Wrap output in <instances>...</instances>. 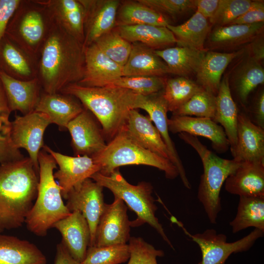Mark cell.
Returning <instances> with one entry per match:
<instances>
[{
  "mask_svg": "<svg viewBox=\"0 0 264 264\" xmlns=\"http://www.w3.org/2000/svg\"><path fill=\"white\" fill-rule=\"evenodd\" d=\"M61 234L62 242L71 256L82 263L85 258L90 240L88 223L79 211H74L53 226Z\"/></svg>",
  "mask_w": 264,
  "mask_h": 264,
  "instance_id": "obj_21",
  "label": "cell"
},
{
  "mask_svg": "<svg viewBox=\"0 0 264 264\" xmlns=\"http://www.w3.org/2000/svg\"><path fill=\"white\" fill-rule=\"evenodd\" d=\"M54 264H82L73 258L62 242L57 245Z\"/></svg>",
  "mask_w": 264,
  "mask_h": 264,
  "instance_id": "obj_52",
  "label": "cell"
},
{
  "mask_svg": "<svg viewBox=\"0 0 264 264\" xmlns=\"http://www.w3.org/2000/svg\"><path fill=\"white\" fill-rule=\"evenodd\" d=\"M84 54V75L77 84L100 87L123 76V67L106 55L94 43L85 47Z\"/></svg>",
  "mask_w": 264,
  "mask_h": 264,
  "instance_id": "obj_20",
  "label": "cell"
},
{
  "mask_svg": "<svg viewBox=\"0 0 264 264\" xmlns=\"http://www.w3.org/2000/svg\"><path fill=\"white\" fill-rule=\"evenodd\" d=\"M225 190L233 195L264 197V163L245 161L226 178Z\"/></svg>",
  "mask_w": 264,
  "mask_h": 264,
  "instance_id": "obj_22",
  "label": "cell"
},
{
  "mask_svg": "<svg viewBox=\"0 0 264 264\" xmlns=\"http://www.w3.org/2000/svg\"><path fill=\"white\" fill-rule=\"evenodd\" d=\"M51 124L46 114L36 111L22 116L16 115L11 122V138L14 146L26 151L38 172L39 154L44 145V133Z\"/></svg>",
  "mask_w": 264,
  "mask_h": 264,
  "instance_id": "obj_10",
  "label": "cell"
},
{
  "mask_svg": "<svg viewBox=\"0 0 264 264\" xmlns=\"http://www.w3.org/2000/svg\"><path fill=\"white\" fill-rule=\"evenodd\" d=\"M38 183L39 172L29 157L0 164V233L25 223Z\"/></svg>",
  "mask_w": 264,
  "mask_h": 264,
  "instance_id": "obj_2",
  "label": "cell"
},
{
  "mask_svg": "<svg viewBox=\"0 0 264 264\" xmlns=\"http://www.w3.org/2000/svg\"><path fill=\"white\" fill-rule=\"evenodd\" d=\"M169 131L176 133L185 132L209 139L212 148L218 153L227 152L229 141L222 127L213 119L205 117L172 115L168 119Z\"/></svg>",
  "mask_w": 264,
  "mask_h": 264,
  "instance_id": "obj_17",
  "label": "cell"
},
{
  "mask_svg": "<svg viewBox=\"0 0 264 264\" xmlns=\"http://www.w3.org/2000/svg\"><path fill=\"white\" fill-rule=\"evenodd\" d=\"M203 88L187 77L179 76L166 79L162 95L172 113Z\"/></svg>",
  "mask_w": 264,
  "mask_h": 264,
  "instance_id": "obj_38",
  "label": "cell"
},
{
  "mask_svg": "<svg viewBox=\"0 0 264 264\" xmlns=\"http://www.w3.org/2000/svg\"><path fill=\"white\" fill-rule=\"evenodd\" d=\"M43 149L52 156L59 167L54 177L65 199L73 187L99 172V166L90 156H68L55 152L47 145H44Z\"/></svg>",
  "mask_w": 264,
  "mask_h": 264,
  "instance_id": "obj_13",
  "label": "cell"
},
{
  "mask_svg": "<svg viewBox=\"0 0 264 264\" xmlns=\"http://www.w3.org/2000/svg\"><path fill=\"white\" fill-rule=\"evenodd\" d=\"M85 13L84 48L116 26L118 0H79Z\"/></svg>",
  "mask_w": 264,
  "mask_h": 264,
  "instance_id": "obj_15",
  "label": "cell"
},
{
  "mask_svg": "<svg viewBox=\"0 0 264 264\" xmlns=\"http://www.w3.org/2000/svg\"><path fill=\"white\" fill-rule=\"evenodd\" d=\"M93 43L122 67L127 62L132 49V44L124 39L115 28L100 36Z\"/></svg>",
  "mask_w": 264,
  "mask_h": 264,
  "instance_id": "obj_41",
  "label": "cell"
},
{
  "mask_svg": "<svg viewBox=\"0 0 264 264\" xmlns=\"http://www.w3.org/2000/svg\"><path fill=\"white\" fill-rule=\"evenodd\" d=\"M166 79L162 76H121L106 83L103 87L126 88L140 95L148 96L163 91Z\"/></svg>",
  "mask_w": 264,
  "mask_h": 264,
  "instance_id": "obj_40",
  "label": "cell"
},
{
  "mask_svg": "<svg viewBox=\"0 0 264 264\" xmlns=\"http://www.w3.org/2000/svg\"><path fill=\"white\" fill-rule=\"evenodd\" d=\"M138 109L145 110L159 132L169 152L170 161L176 168L179 176L187 189L191 185L187 177L184 166L178 155L175 144L170 136L168 125L167 103L162 95V91L148 96H143Z\"/></svg>",
  "mask_w": 264,
  "mask_h": 264,
  "instance_id": "obj_16",
  "label": "cell"
},
{
  "mask_svg": "<svg viewBox=\"0 0 264 264\" xmlns=\"http://www.w3.org/2000/svg\"><path fill=\"white\" fill-rule=\"evenodd\" d=\"M261 33L250 42L249 50L252 58L260 63L264 58V41Z\"/></svg>",
  "mask_w": 264,
  "mask_h": 264,
  "instance_id": "obj_51",
  "label": "cell"
},
{
  "mask_svg": "<svg viewBox=\"0 0 264 264\" xmlns=\"http://www.w3.org/2000/svg\"><path fill=\"white\" fill-rule=\"evenodd\" d=\"M233 159L264 163V129L254 124L243 112H239L237 143L231 151Z\"/></svg>",
  "mask_w": 264,
  "mask_h": 264,
  "instance_id": "obj_19",
  "label": "cell"
},
{
  "mask_svg": "<svg viewBox=\"0 0 264 264\" xmlns=\"http://www.w3.org/2000/svg\"><path fill=\"white\" fill-rule=\"evenodd\" d=\"M83 44L53 20L40 52L38 78L44 92H60L78 83L85 72Z\"/></svg>",
  "mask_w": 264,
  "mask_h": 264,
  "instance_id": "obj_1",
  "label": "cell"
},
{
  "mask_svg": "<svg viewBox=\"0 0 264 264\" xmlns=\"http://www.w3.org/2000/svg\"><path fill=\"white\" fill-rule=\"evenodd\" d=\"M249 115H247L255 125L264 129V91L257 94Z\"/></svg>",
  "mask_w": 264,
  "mask_h": 264,
  "instance_id": "obj_49",
  "label": "cell"
},
{
  "mask_svg": "<svg viewBox=\"0 0 264 264\" xmlns=\"http://www.w3.org/2000/svg\"><path fill=\"white\" fill-rule=\"evenodd\" d=\"M128 135L144 149L170 160L169 152L159 132L150 117L136 109L130 111L123 128Z\"/></svg>",
  "mask_w": 264,
  "mask_h": 264,
  "instance_id": "obj_24",
  "label": "cell"
},
{
  "mask_svg": "<svg viewBox=\"0 0 264 264\" xmlns=\"http://www.w3.org/2000/svg\"><path fill=\"white\" fill-rule=\"evenodd\" d=\"M0 70L21 80L38 77V62L6 35L0 42Z\"/></svg>",
  "mask_w": 264,
  "mask_h": 264,
  "instance_id": "obj_23",
  "label": "cell"
},
{
  "mask_svg": "<svg viewBox=\"0 0 264 264\" xmlns=\"http://www.w3.org/2000/svg\"><path fill=\"white\" fill-rule=\"evenodd\" d=\"M11 112L0 81V164L24 157L12 140Z\"/></svg>",
  "mask_w": 264,
  "mask_h": 264,
  "instance_id": "obj_39",
  "label": "cell"
},
{
  "mask_svg": "<svg viewBox=\"0 0 264 264\" xmlns=\"http://www.w3.org/2000/svg\"><path fill=\"white\" fill-rule=\"evenodd\" d=\"M52 22L43 0H22L8 23L5 35L38 62Z\"/></svg>",
  "mask_w": 264,
  "mask_h": 264,
  "instance_id": "obj_8",
  "label": "cell"
},
{
  "mask_svg": "<svg viewBox=\"0 0 264 264\" xmlns=\"http://www.w3.org/2000/svg\"><path fill=\"white\" fill-rule=\"evenodd\" d=\"M66 129L71 137V145L77 156L92 157L106 147L102 128L93 114L86 109L72 120Z\"/></svg>",
  "mask_w": 264,
  "mask_h": 264,
  "instance_id": "obj_14",
  "label": "cell"
},
{
  "mask_svg": "<svg viewBox=\"0 0 264 264\" xmlns=\"http://www.w3.org/2000/svg\"><path fill=\"white\" fill-rule=\"evenodd\" d=\"M196 11L210 21L214 16L220 0H193Z\"/></svg>",
  "mask_w": 264,
  "mask_h": 264,
  "instance_id": "obj_50",
  "label": "cell"
},
{
  "mask_svg": "<svg viewBox=\"0 0 264 264\" xmlns=\"http://www.w3.org/2000/svg\"><path fill=\"white\" fill-rule=\"evenodd\" d=\"M79 100L101 125L106 140L110 141L125 126L130 111L138 109L144 95L115 87H87L71 84L60 92Z\"/></svg>",
  "mask_w": 264,
  "mask_h": 264,
  "instance_id": "obj_3",
  "label": "cell"
},
{
  "mask_svg": "<svg viewBox=\"0 0 264 264\" xmlns=\"http://www.w3.org/2000/svg\"><path fill=\"white\" fill-rule=\"evenodd\" d=\"M46 258L34 243L0 234V264H46Z\"/></svg>",
  "mask_w": 264,
  "mask_h": 264,
  "instance_id": "obj_29",
  "label": "cell"
},
{
  "mask_svg": "<svg viewBox=\"0 0 264 264\" xmlns=\"http://www.w3.org/2000/svg\"><path fill=\"white\" fill-rule=\"evenodd\" d=\"M179 137L197 152L202 161L203 172L198 188V198L212 224H216L221 210L220 192L229 175L241 162L221 158L209 150L197 136L180 132Z\"/></svg>",
  "mask_w": 264,
  "mask_h": 264,
  "instance_id": "obj_5",
  "label": "cell"
},
{
  "mask_svg": "<svg viewBox=\"0 0 264 264\" xmlns=\"http://www.w3.org/2000/svg\"><path fill=\"white\" fill-rule=\"evenodd\" d=\"M169 73L164 62L154 50L139 43H132L128 59L123 66V76H162Z\"/></svg>",
  "mask_w": 264,
  "mask_h": 264,
  "instance_id": "obj_27",
  "label": "cell"
},
{
  "mask_svg": "<svg viewBox=\"0 0 264 264\" xmlns=\"http://www.w3.org/2000/svg\"><path fill=\"white\" fill-rule=\"evenodd\" d=\"M239 112L230 88L228 77H224L216 95V111L213 120L223 129L231 151L237 143V128Z\"/></svg>",
  "mask_w": 264,
  "mask_h": 264,
  "instance_id": "obj_31",
  "label": "cell"
},
{
  "mask_svg": "<svg viewBox=\"0 0 264 264\" xmlns=\"http://www.w3.org/2000/svg\"><path fill=\"white\" fill-rule=\"evenodd\" d=\"M264 22V1H252L249 8L229 24H251ZM229 25V24H228Z\"/></svg>",
  "mask_w": 264,
  "mask_h": 264,
  "instance_id": "obj_47",
  "label": "cell"
},
{
  "mask_svg": "<svg viewBox=\"0 0 264 264\" xmlns=\"http://www.w3.org/2000/svg\"><path fill=\"white\" fill-rule=\"evenodd\" d=\"M103 190L102 186L89 178L73 187L66 198L68 210L80 212L88 223L90 233L89 246L94 245L96 228L106 204Z\"/></svg>",
  "mask_w": 264,
  "mask_h": 264,
  "instance_id": "obj_11",
  "label": "cell"
},
{
  "mask_svg": "<svg viewBox=\"0 0 264 264\" xmlns=\"http://www.w3.org/2000/svg\"><path fill=\"white\" fill-rule=\"evenodd\" d=\"M264 23L218 26L209 34L210 46L215 48L228 49L250 43L263 32Z\"/></svg>",
  "mask_w": 264,
  "mask_h": 264,
  "instance_id": "obj_32",
  "label": "cell"
},
{
  "mask_svg": "<svg viewBox=\"0 0 264 264\" xmlns=\"http://www.w3.org/2000/svg\"><path fill=\"white\" fill-rule=\"evenodd\" d=\"M264 82V69L260 63L248 59L234 77L233 89L241 104L246 107L250 93Z\"/></svg>",
  "mask_w": 264,
  "mask_h": 264,
  "instance_id": "obj_37",
  "label": "cell"
},
{
  "mask_svg": "<svg viewBox=\"0 0 264 264\" xmlns=\"http://www.w3.org/2000/svg\"><path fill=\"white\" fill-rule=\"evenodd\" d=\"M163 14L176 16L195 8L193 0H138Z\"/></svg>",
  "mask_w": 264,
  "mask_h": 264,
  "instance_id": "obj_46",
  "label": "cell"
},
{
  "mask_svg": "<svg viewBox=\"0 0 264 264\" xmlns=\"http://www.w3.org/2000/svg\"><path fill=\"white\" fill-rule=\"evenodd\" d=\"M183 229L200 248L201 259L198 264H225L232 254L247 251L264 234V231L255 228L247 236L228 242L225 235L218 233L214 229L193 235Z\"/></svg>",
  "mask_w": 264,
  "mask_h": 264,
  "instance_id": "obj_9",
  "label": "cell"
},
{
  "mask_svg": "<svg viewBox=\"0 0 264 264\" xmlns=\"http://www.w3.org/2000/svg\"><path fill=\"white\" fill-rule=\"evenodd\" d=\"M230 225L233 233L250 227L264 231V197L240 196L236 215Z\"/></svg>",
  "mask_w": 264,
  "mask_h": 264,
  "instance_id": "obj_36",
  "label": "cell"
},
{
  "mask_svg": "<svg viewBox=\"0 0 264 264\" xmlns=\"http://www.w3.org/2000/svg\"><path fill=\"white\" fill-rule=\"evenodd\" d=\"M0 81L11 112L19 111L25 115L35 111L42 89L38 77L30 80H21L0 70Z\"/></svg>",
  "mask_w": 264,
  "mask_h": 264,
  "instance_id": "obj_18",
  "label": "cell"
},
{
  "mask_svg": "<svg viewBox=\"0 0 264 264\" xmlns=\"http://www.w3.org/2000/svg\"><path fill=\"white\" fill-rule=\"evenodd\" d=\"M120 35L130 43H139L154 50L176 44L173 33L167 27L141 24L115 27Z\"/></svg>",
  "mask_w": 264,
  "mask_h": 264,
  "instance_id": "obj_30",
  "label": "cell"
},
{
  "mask_svg": "<svg viewBox=\"0 0 264 264\" xmlns=\"http://www.w3.org/2000/svg\"><path fill=\"white\" fill-rule=\"evenodd\" d=\"M127 212V205L118 198L114 197L112 203L106 204L96 228L94 246L124 244L129 242L131 225Z\"/></svg>",
  "mask_w": 264,
  "mask_h": 264,
  "instance_id": "obj_12",
  "label": "cell"
},
{
  "mask_svg": "<svg viewBox=\"0 0 264 264\" xmlns=\"http://www.w3.org/2000/svg\"><path fill=\"white\" fill-rule=\"evenodd\" d=\"M128 244L88 246L82 264H120L130 257Z\"/></svg>",
  "mask_w": 264,
  "mask_h": 264,
  "instance_id": "obj_43",
  "label": "cell"
},
{
  "mask_svg": "<svg viewBox=\"0 0 264 264\" xmlns=\"http://www.w3.org/2000/svg\"><path fill=\"white\" fill-rule=\"evenodd\" d=\"M216 107V96L202 89L172 114L173 115L194 116L213 120Z\"/></svg>",
  "mask_w": 264,
  "mask_h": 264,
  "instance_id": "obj_42",
  "label": "cell"
},
{
  "mask_svg": "<svg viewBox=\"0 0 264 264\" xmlns=\"http://www.w3.org/2000/svg\"><path fill=\"white\" fill-rule=\"evenodd\" d=\"M242 53V50L231 53L206 51L196 73V83L204 90L216 96L225 69Z\"/></svg>",
  "mask_w": 264,
  "mask_h": 264,
  "instance_id": "obj_28",
  "label": "cell"
},
{
  "mask_svg": "<svg viewBox=\"0 0 264 264\" xmlns=\"http://www.w3.org/2000/svg\"><path fill=\"white\" fill-rule=\"evenodd\" d=\"M22 0H0V42L8 23Z\"/></svg>",
  "mask_w": 264,
  "mask_h": 264,
  "instance_id": "obj_48",
  "label": "cell"
},
{
  "mask_svg": "<svg viewBox=\"0 0 264 264\" xmlns=\"http://www.w3.org/2000/svg\"><path fill=\"white\" fill-rule=\"evenodd\" d=\"M130 257L127 264H158L157 257L164 256V252L156 249L141 237H131L129 241Z\"/></svg>",
  "mask_w": 264,
  "mask_h": 264,
  "instance_id": "obj_44",
  "label": "cell"
},
{
  "mask_svg": "<svg viewBox=\"0 0 264 264\" xmlns=\"http://www.w3.org/2000/svg\"><path fill=\"white\" fill-rule=\"evenodd\" d=\"M250 0H220L217 9L210 22L218 26L228 25L250 7Z\"/></svg>",
  "mask_w": 264,
  "mask_h": 264,
  "instance_id": "obj_45",
  "label": "cell"
},
{
  "mask_svg": "<svg viewBox=\"0 0 264 264\" xmlns=\"http://www.w3.org/2000/svg\"><path fill=\"white\" fill-rule=\"evenodd\" d=\"M39 183L35 202L26 216L28 230L38 236H44L59 220L71 213L63 200L61 189L54 177L57 164L46 151L39 154Z\"/></svg>",
  "mask_w": 264,
  "mask_h": 264,
  "instance_id": "obj_4",
  "label": "cell"
},
{
  "mask_svg": "<svg viewBox=\"0 0 264 264\" xmlns=\"http://www.w3.org/2000/svg\"><path fill=\"white\" fill-rule=\"evenodd\" d=\"M91 178L98 184L109 189L136 215L135 220L130 221L131 227H138L147 223L154 228L166 242L174 248L161 224L155 216L157 209L152 196L153 187L150 183L142 181L134 185L129 183L119 171L114 170L109 176L97 172Z\"/></svg>",
  "mask_w": 264,
  "mask_h": 264,
  "instance_id": "obj_6",
  "label": "cell"
},
{
  "mask_svg": "<svg viewBox=\"0 0 264 264\" xmlns=\"http://www.w3.org/2000/svg\"><path fill=\"white\" fill-rule=\"evenodd\" d=\"M167 27L173 33L178 46L187 47L200 51H206L204 43L210 30L209 20L198 12L185 22L178 25L168 24Z\"/></svg>",
  "mask_w": 264,
  "mask_h": 264,
  "instance_id": "obj_34",
  "label": "cell"
},
{
  "mask_svg": "<svg viewBox=\"0 0 264 264\" xmlns=\"http://www.w3.org/2000/svg\"><path fill=\"white\" fill-rule=\"evenodd\" d=\"M53 20L83 44L84 9L79 0H43Z\"/></svg>",
  "mask_w": 264,
  "mask_h": 264,
  "instance_id": "obj_26",
  "label": "cell"
},
{
  "mask_svg": "<svg viewBox=\"0 0 264 264\" xmlns=\"http://www.w3.org/2000/svg\"><path fill=\"white\" fill-rule=\"evenodd\" d=\"M72 96L60 92H43L35 111L46 114L52 124L66 129L68 124L84 110Z\"/></svg>",
  "mask_w": 264,
  "mask_h": 264,
  "instance_id": "obj_25",
  "label": "cell"
},
{
  "mask_svg": "<svg viewBox=\"0 0 264 264\" xmlns=\"http://www.w3.org/2000/svg\"><path fill=\"white\" fill-rule=\"evenodd\" d=\"M206 51L178 46L154 50L166 64L169 73L183 77L196 73Z\"/></svg>",
  "mask_w": 264,
  "mask_h": 264,
  "instance_id": "obj_33",
  "label": "cell"
},
{
  "mask_svg": "<svg viewBox=\"0 0 264 264\" xmlns=\"http://www.w3.org/2000/svg\"><path fill=\"white\" fill-rule=\"evenodd\" d=\"M99 166L98 173L109 176L118 167L128 165H145L164 172L166 178L173 179L178 176L176 168L170 160L144 149L132 139L123 128L105 148L91 157Z\"/></svg>",
  "mask_w": 264,
  "mask_h": 264,
  "instance_id": "obj_7",
  "label": "cell"
},
{
  "mask_svg": "<svg viewBox=\"0 0 264 264\" xmlns=\"http://www.w3.org/2000/svg\"><path fill=\"white\" fill-rule=\"evenodd\" d=\"M170 24L166 16L138 0L120 2L116 18V26L147 24L167 27Z\"/></svg>",
  "mask_w": 264,
  "mask_h": 264,
  "instance_id": "obj_35",
  "label": "cell"
}]
</instances>
